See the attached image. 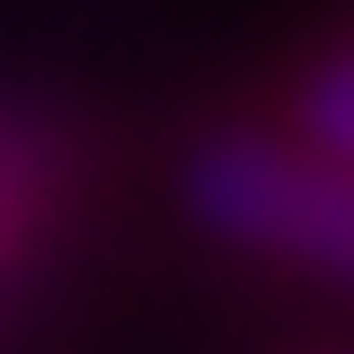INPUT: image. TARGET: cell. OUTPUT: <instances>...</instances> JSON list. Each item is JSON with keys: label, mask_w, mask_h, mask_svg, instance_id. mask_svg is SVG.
Returning a JSON list of instances; mask_svg holds the SVG:
<instances>
[{"label": "cell", "mask_w": 354, "mask_h": 354, "mask_svg": "<svg viewBox=\"0 0 354 354\" xmlns=\"http://www.w3.org/2000/svg\"><path fill=\"white\" fill-rule=\"evenodd\" d=\"M189 198L223 239H264L330 272H354V174H313L256 140H223L198 157Z\"/></svg>", "instance_id": "6da1fadb"}, {"label": "cell", "mask_w": 354, "mask_h": 354, "mask_svg": "<svg viewBox=\"0 0 354 354\" xmlns=\"http://www.w3.org/2000/svg\"><path fill=\"white\" fill-rule=\"evenodd\" d=\"M305 115H313V132L338 149V157H354V58H338L322 83H313V99H305Z\"/></svg>", "instance_id": "7a4b0ae2"}]
</instances>
